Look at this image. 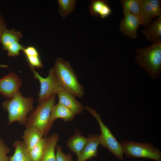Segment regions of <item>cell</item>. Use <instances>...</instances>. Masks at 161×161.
Wrapping results in <instances>:
<instances>
[{"label": "cell", "mask_w": 161, "mask_h": 161, "mask_svg": "<svg viewBox=\"0 0 161 161\" xmlns=\"http://www.w3.org/2000/svg\"><path fill=\"white\" fill-rule=\"evenodd\" d=\"M60 86L75 97L81 98L84 94L83 86L69 62L61 58L56 59L51 69Z\"/></svg>", "instance_id": "obj_1"}, {"label": "cell", "mask_w": 161, "mask_h": 161, "mask_svg": "<svg viewBox=\"0 0 161 161\" xmlns=\"http://www.w3.org/2000/svg\"><path fill=\"white\" fill-rule=\"evenodd\" d=\"M124 17L120 21V29L122 33L133 39L137 37V30L142 25L140 18L130 13H123Z\"/></svg>", "instance_id": "obj_10"}, {"label": "cell", "mask_w": 161, "mask_h": 161, "mask_svg": "<svg viewBox=\"0 0 161 161\" xmlns=\"http://www.w3.org/2000/svg\"><path fill=\"white\" fill-rule=\"evenodd\" d=\"M44 137L43 131L38 128L32 126L26 128L23 136V142L27 150L33 148Z\"/></svg>", "instance_id": "obj_13"}, {"label": "cell", "mask_w": 161, "mask_h": 161, "mask_svg": "<svg viewBox=\"0 0 161 161\" xmlns=\"http://www.w3.org/2000/svg\"><path fill=\"white\" fill-rule=\"evenodd\" d=\"M10 151L6 143L0 137V161H9L7 154Z\"/></svg>", "instance_id": "obj_25"}, {"label": "cell", "mask_w": 161, "mask_h": 161, "mask_svg": "<svg viewBox=\"0 0 161 161\" xmlns=\"http://www.w3.org/2000/svg\"><path fill=\"white\" fill-rule=\"evenodd\" d=\"M13 154L9 157V161H32L23 141L17 140L13 143Z\"/></svg>", "instance_id": "obj_19"}, {"label": "cell", "mask_w": 161, "mask_h": 161, "mask_svg": "<svg viewBox=\"0 0 161 161\" xmlns=\"http://www.w3.org/2000/svg\"><path fill=\"white\" fill-rule=\"evenodd\" d=\"M89 10L92 16L96 17L99 15L103 18L109 17L112 13L108 1L105 0L90 1Z\"/></svg>", "instance_id": "obj_14"}, {"label": "cell", "mask_w": 161, "mask_h": 161, "mask_svg": "<svg viewBox=\"0 0 161 161\" xmlns=\"http://www.w3.org/2000/svg\"><path fill=\"white\" fill-rule=\"evenodd\" d=\"M45 143V138H43L33 148L28 151L32 161H40L43 153Z\"/></svg>", "instance_id": "obj_23"}, {"label": "cell", "mask_w": 161, "mask_h": 161, "mask_svg": "<svg viewBox=\"0 0 161 161\" xmlns=\"http://www.w3.org/2000/svg\"><path fill=\"white\" fill-rule=\"evenodd\" d=\"M34 101L33 97H25L19 91L3 102V108L8 114V125L17 121L25 126L28 114L34 110Z\"/></svg>", "instance_id": "obj_2"}, {"label": "cell", "mask_w": 161, "mask_h": 161, "mask_svg": "<svg viewBox=\"0 0 161 161\" xmlns=\"http://www.w3.org/2000/svg\"><path fill=\"white\" fill-rule=\"evenodd\" d=\"M142 32L149 41L154 43L161 41V16L145 27Z\"/></svg>", "instance_id": "obj_16"}, {"label": "cell", "mask_w": 161, "mask_h": 161, "mask_svg": "<svg viewBox=\"0 0 161 161\" xmlns=\"http://www.w3.org/2000/svg\"><path fill=\"white\" fill-rule=\"evenodd\" d=\"M5 28H6L5 23L0 13V38L3 30Z\"/></svg>", "instance_id": "obj_29"}, {"label": "cell", "mask_w": 161, "mask_h": 161, "mask_svg": "<svg viewBox=\"0 0 161 161\" xmlns=\"http://www.w3.org/2000/svg\"><path fill=\"white\" fill-rule=\"evenodd\" d=\"M22 37V35L20 32L13 29H4L0 38V41L3 49L6 50L8 46L13 43L19 42Z\"/></svg>", "instance_id": "obj_20"}, {"label": "cell", "mask_w": 161, "mask_h": 161, "mask_svg": "<svg viewBox=\"0 0 161 161\" xmlns=\"http://www.w3.org/2000/svg\"><path fill=\"white\" fill-rule=\"evenodd\" d=\"M135 60L139 66L145 69L153 79L161 74V41L150 46L135 49Z\"/></svg>", "instance_id": "obj_3"}, {"label": "cell", "mask_w": 161, "mask_h": 161, "mask_svg": "<svg viewBox=\"0 0 161 161\" xmlns=\"http://www.w3.org/2000/svg\"><path fill=\"white\" fill-rule=\"evenodd\" d=\"M88 140V137L83 136L78 131L70 137L67 142L66 146L78 156L82 150Z\"/></svg>", "instance_id": "obj_18"}, {"label": "cell", "mask_w": 161, "mask_h": 161, "mask_svg": "<svg viewBox=\"0 0 161 161\" xmlns=\"http://www.w3.org/2000/svg\"><path fill=\"white\" fill-rule=\"evenodd\" d=\"M85 109L97 120L99 125L101 133L99 135L100 144L107 148L118 160H124V154L120 143L114 137L108 127L104 124L100 114L94 109L86 106Z\"/></svg>", "instance_id": "obj_6"}, {"label": "cell", "mask_w": 161, "mask_h": 161, "mask_svg": "<svg viewBox=\"0 0 161 161\" xmlns=\"http://www.w3.org/2000/svg\"><path fill=\"white\" fill-rule=\"evenodd\" d=\"M100 144L99 135L92 134L88 137V140L83 148L77 156V161H85L98 154L97 148Z\"/></svg>", "instance_id": "obj_12"}, {"label": "cell", "mask_w": 161, "mask_h": 161, "mask_svg": "<svg viewBox=\"0 0 161 161\" xmlns=\"http://www.w3.org/2000/svg\"><path fill=\"white\" fill-rule=\"evenodd\" d=\"M56 94L58 97V103L69 109L75 115L80 114L83 112L84 108L82 104L70 92L60 87Z\"/></svg>", "instance_id": "obj_11"}, {"label": "cell", "mask_w": 161, "mask_h": 161, "mask_svg": "<svg viewBox=\"0 0 161 161\" xmlns=\"http://www.w3.org/2000/svg\"><path fill=\"white\" fill-rule=\"evenodd\" d=\"M75 114L70 109L58 103L53 106L51 114L50 122L52 125L57 119H61L64 121H71L75 118Z\"/></svg>", "instance_id": "obj_17"}, {"label": "cell", "mask_w": 161, "mask_h": 161, "mask_svg": "<svg viewBox=\"0 0 161 161\" xmlns=\"http://www.w3.org/2000/svg\"><path fill=\"white\" fill-rule=\"evenodd\" d=\"M161 16L160 0H140V18L145 27L151 24L152 20Z\"/></svg>", "instance_id": "obj_8"}, {"label": "cell", "mask_w": 161, "mask_h": 161, "mask_svg": "<svg viewBox=\"0 0 161 161\" xmlns=\"http://www.w3.org/2000/svg\"><path fill=\"white\" fill-rule=\"evenodd\" d=\"M120 1L123 13H130L140 18V0H121Z\"/></svg>", "instance_id": "obj_21"}, {"label": "cell", "mask_w": 161, "mask_h": 161, "mask_svg": "<svg viewBox=\"0 0 161 161\" xmlns=\"http://www.w3.org/2000/svg\"><path fill=\"white\" fill-rule=\"evenodd\" d=\"M21 80L16 73L10 72L0 79V93L10 99L19 91Z\"/></svg>", "instance_id": "obj_9"}, {"label": "cell", "mask_w": 161, "mask_h": 161, "mask_svg": "<svg viewBox=\"0 0 161 161\" xmlns=\"http://www.w3.org/2000/svg\"><path fill=\"white\" fill-rule=\"evenodd\" d=\"M59 139L58 134L55 133L45 138L44 151L40 161H56L55 151Z\"/></svg>", "instance_id": "obj_15"}, {"label": "cell", "mask_w": 161, "mask_h": 161, "mask_svg": "<svg viewBox=\"0 0 161 161\" xmlns=\"http://www.w3.org/2000/svg\"><path fill=\"white\" fill-rule=\"evenodd\" d=\"M55 101L56 94H55L46 101L39 103L27 117L25 126L26 128L36 127L41 129L44 136H46L52 126L50 122V115Z\"/></svg>", "instance_id": "obj_4"}, {"label": "cell", "mask_w": 161, "mask_h": 161, "mask_svg": "<svg viewBox=\"0 0 161 161\" xmlns=\"http://www.w3.org/2000/svg\"><path fill=\"white\" fill-rule=\"evenodd\" d=\"M58 2L59 14L63 19L73 10L76 3L75 0H58Z\"/></svg>", "instance_id": "obj_22"}, {"label": "cell", "mask_w": 161, "mask_h": 161, "mask_svg": "<svg viewBox=\"0 0 161 161\" xmlns=\"http://www.w3.org/2000/svg\"><path fill=\"white\" fill-rule=\"evenodd\" d=\"M33 73L34 77L37 79L40 83V91L38 93V101L39 103L46 101L53 95L55 94L58 89L61 87L57 81L50 69L48 76L43 78L33 68L30 67Z\"/></svg>", "instance_id": "obj_7"}, {"label": "cell", "mask_w": 161, "mask_h": 161, "mask_svg": "<svg viewBox=\"0 0 161 161\" xmlns=\"http://www.w3.org/2000/svg\"><path fill=\"white\" fill-rule=\"evenodd\" d=\"M23 51L25 57L39 55L37 49L32 46H29L24 48Z\"/></svg>", "instance_id": "obj_28"}, {"label": "cell", "mask_w": 161, "mask_h": 161, "mask_svg": "<svg viewBox=\"0 0 161 161\" xmlns=\"http://www.w3.org/2000/svg\"><path fill=\"white\" fill-rule=\"evenodd\" d=\"M125 155L129 158H147L161 161V152L150 143L122 140L120 143Z\"/></svg>", "instance_id": "obj_5"}, {"label": "cell", "mask_w": 161, "mask_h": 161, "mask_svg": "<svg viewBox=\"0 0 161 161\" xmlns=\"http://www.w3.org/2000/svg\"><path fill=\"white\" fill-rule=\"evenodd\" d=\"M56 149V161H74L71 154L70 153L65 154L60 146L57 145Z\"/></svg>", "instance_id": "obj_26"}, {"label": "cell", "mask_w": 161, "mask_h": 161, "mask_svg": "<svg viewBox=\"0 0 161 161\" xmlns=\"http://www.w3.org/2000/svg\"><path fill=\"white\" fill-rule=\"evenodd\" d=\"M24 48L19 42H16L9 45L6 50L7 51V54L9 56L15 57L19 55L20 51H23Z\"/></svg>", "instance_id": "obj_24"}, {"label": "cell", "mask_w": 161, "mask_h": 161, "mask_svg": "<svg viewBox=\"0 0 161 161\" xmlns=\"http://www.w3.org/2000/svg\"><path fill=\"white\" fill-rule=\"evenodd\" d=\"M30 67L42 68L43 65L40 57L39 55L25 57Z\"/></svg>", "instance_id": "obj_27"}]
</instances>
